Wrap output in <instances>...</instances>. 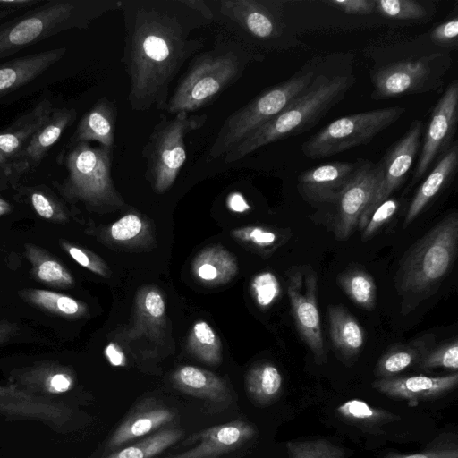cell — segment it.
<instances>
[{"label":"cell","instance_id":"6da1fadb","mask_svg":"<svg viewBox=\"0 0 458 458\" xmlns=\"http://www.w3.org/2000/svg\"><path fill=\"white\" fill-rule=\"evenodd\" d=\"M122 10L130 107L165 110L172 81L205 46L192 33L209 22L186 0H125Z\"/></svg>","mask_w":458,"mask_h":458},{"label":"cell","instance_id":"7a4b0ae2","mask_svg":"<svg viewBox=\"0 0 458 458\" xmlns=\"http://www.w3.org/2000/svg\"><path fill=\"white\" fill-rule=\"evenodd\" d=\"M263 55L230 38L220 37L214 47L196 55L169 97V114L191 113L213 103Z\"/></svg>","mask_w":458,"mask_h":458},{"label":"cell","instance_id":"3957f363","mask_svg":"<svg viewBox=\"0 0 458 458\" xmlns=\"http://www.w3.org/2000/svg\"><path fill=\"white\" fill-rule=\"evenodd\" d=\"M355 81L353 75L317 74L282 112L228 151L224 162L233 163L261 147L310 130L344 98Z\"/></svg>","mask_w":458,"mask_h":458},{"label":"cell","instance_id":"277c9868","mask_svg":"<svg viewBox=\"0 0 458 458\" xmlns=\"http://www.w3.org/2000/svg\"><path fill=\"white\" fill-rule=\"evenodd\" d=\"M458 246V215L453 212L435 225L407 252L396 273L395 287L408 313L439 287L452 269Z\"/></svg>","mask_w":458,"mask_h":458},{"label":"cell","instance_id":"5b68a950","mask_svg":"<svg viewBox=\"0 0 458 458\" xmlns=\"http://www.w3.org/2000/svg\"><path fill=\"white\" fill-rule=\"evenodd\" d=\"M123 0H48L0 24V59L61 31L86 30L105 13L122 10Z\"/></svg>","mask_w":458,"mask_h":458},{"label":"cell","instance_id":"8992f818","mask_svg":"<svg viewBox=\"0 0 458 458\" xmlns=\"http://www.w3.org/2000/svg\"><path fill=\"white\" fill-rule=\"evenodd\" d=\"M316 72L302 69L289 79L259 93L231 114L220 127L207 155V161L224 157L264 123L282 112L312 82Z\"/></svg>","mask_w":458,"mask_h":458},{"label":"cell","instance_id":"52a82bcc","mask_svg":"<svg viewBox=\"0 0 458 458\" xmlns=\"http://www.w3.org/2000/svg\"><path fill=\"white\" fill-rule=\"evenodd\" d=\"M113 149L80 142L68 148L64 157L67 176L56 188L69 201H82L90 208H113L123 204L112 175Z\"/></svg>","mask_w":458,"mask_h":458},{"label":"cell","instance_id":"ba28073f","mask_svg":"<svg viewBox=\"0 0 458 458\" xmlns=\"http://www.w3.org/2000/svg\"><path fill=\"white\" fill-rule=\"evenodd\" d=\"M451 64L452 57L444 50L382 62L370 71L371 98L383 100L438 91Z\"/></svg>","mask_w":458,"mask_h":458},{"label":"cell","instance_id":"9c48e42d","mask_svg":"<svg viewBox=\"0 0 458 458\" xmlns=\"http://www.w3.org/2000/svg\"><path fill=\"white\" fill-rule=\"evenodd\" d=\"M208 115L181 112L165 115L154 126L142 148L146 177L157 193H164L176 181L186 160L185 138L201 128Z\"/></svg>","mask_w":458,"mask_h":458},{"label":"cell","instance_id":"30bf717a","mask_svg":"<svg viewBox=\"0 0 458 458\" xmlns=\"http://www.w3.org/2000/svg\"><path fill=\"white\" fill-rule=\"evenodd\" d=\"M405 111V107L394 106L340 117L304 141L301 152L309 158L319 159L368 144Z\"/></svg>","mask_w":458,"mask_h":458},{"label":"cell","instance_id":"8fae6325","mask_svg":"<svg viewBox=\"0 0 458 458\" xmlns=\"http://www.w3.org/2000/svg\"><path fill=\"white\" fill-rule=\"evenodd\" d=\"M210 3V1H209ZM213 22L228 38L254 50L268 47L283 34L279 3L268 0H219L214 2Z\"/></svg>","mask_w":458,"mask_h":458},{"label":"cell","instance_id":"7c38bea8","mask_svg":"<svg viewBox=\"0 0 458 458\" xmlns=\"http://www.w3.org/2000/svg\"><path fill=\"white\" fill-rule=\"evenodd\" d=\"M287 293L296 328L318 364L327 360L318 306V276L307 265L293 267L287 273Z\"/></svg>","mask_w":458,"mask_h":458},{"label":"cell","instance_id":"4fadbf2b","mask_svg":"<svg viewBox=\"0 0 458 458\" xmlns=\"http://www.w3.org/2000/svg\"><path fill=\"white\" fill-rule=\"evenodd\" d=\"M458 122V81L454 80L444 90L424 129L420 152L409 187L414 186L428 169L452 147Z\"/></svg>","mask_w":458,"mask_h":458},{"label":"cell","instance_id":"5bb4252c","mask_svg":"<svg viewBox=\"0 0 458 458\" xmlns=\"http://www.w3.org/2000/svg\"><path fill=\"white\" fill-rule=\"evenodd\" d=\"M424 129L421 120H413L406 132L390 147L377 164L380 182L370 204L360 218V229L364 228L375 208L390 198L404 182L420 148Z\"/></svg>","mask_w":458,"mask_h":458},{"label":"cell","instance_id":"9a60e30c","mask_svg":"<svg viewBox=\"0 0 458 458\" xmlns=\"http://www.w3.org/2000/svg\"><path fill=\"white\" fill-rule=\"evenodd\" d=\"M380 177L377 164L360 160L354 175L335 200V236L337 240H347L358 226L361 215L375 195Z\"/></svg>","mask_w":458,"mask_h":458},{"label":"cell","instance_id":"2e32d148","mask_svg":"<svg viewBox=\"0 0 458 458\" xmlns=\"http://www.w3.org/2000/svg\"><path fill=\"white\" fill-rule=\"evenodd\" d=\"M0 413L15 419H32L60 426L70 418L71 410L62 403L10 384L0 385Z\"/></svg>","mask_w":458,"mask_h":458},{"label":"cell","instance_id":"e0dca14e","mask_svg":"<svg viewBox=\"0 0 458 458\" xmlns=\"http://www.w3.org/2000/svg\"><path fill=\"white\" fill-rule=\"evenodd\" d=\"M360 160L356 162H330L311 167L297 179L300 194L315 203L335 202L349 183Z\"/></svg>","mask_w":458,"mask_h":458},{"label":"cell","instance_id":"ac0fdd59","mask_svg":"<svg viewBox=\"0 0 458 458\" xmlns=\"http://www.w3.org/2000/svg\"><path fill=\"white\" fill-rule=\"evenodd\" d=\"M457 384L458 374L454 372L442 377L418 375L378 378L372 386L392 398L419 402L440 398L454 389Z\"/></svg>","mask_w":458,"mask_h":458},{"label":"cell","instance_id":"d6986e66","mask_svg":"<svg viewBox=\"0 0 458 458\" xmlns=\"http://www.w3.org/2000/svg\"><path fill=\"white\" fill-rule=\"evenodd\" d=\"M255 435L253 427L242 420H233L200 431L193 437L198 444L168 458H216L231 452Z\"/></svg>","mask_w":458,"mask_h":458},{"label":"cell","instance_id":"ffe728a7","mask_svg":"<svg viewBox=\"0 0 458 458\" xmlns=\"http://www.w3.org/2000/svg\"><path fill=\"white\" fill-rule=\"evenodd\" d=\"M10 381L34 394H61L73 387L75 377L69 367L44 361L16 370Z\"/></svg>","mask_w":458,"mask_h":458},{"label":"cell","instance_id":"44dd1931","mask_svg":"<svg viewBox=\"0 0 458 458\" xmlns=\"http://www.w3.org/2000/svg\"><path fill=\"white\" fill-rule=\"evenodd\" d=\"M458 167V142L440 157L416 191L405 215L403 227H407L452 181Z\"/></svg>","mask_w":458,"mask_h":458},{"label":"cell","instance_id":"7402d4cb","mask_svg":"<svg viewBox=\"0 0 458 458\" xmlns=\"http://www.w3.org/2000/svg\"><path fill=\"white\" fill-rule=\"evenodd\" d=\"M66 53V47L48 49L23 55L0 64V96L32 81L56 64Z\"/></svg>","mask_w":458,"mask_h":458},{"label":"cell","instance_id":"603a6c76","mask_svg":"<svg viewBox=\"0 0 458 458\" xmlns=\"http://www.w3.org/2000/svg\"><path fill=\"white\" fill-rule=\"evenodd\" d=\"M116 119L115 104L106 97L101 98L80 120L67 148L95 140L102 147L113 149Z\"/></svg>","mask_w":458,"mask_h":458},{"label":"cell","instance_id":"cb8c5ba5","mask_svg":"<svg viewBox=\"0 0 458 458\" xmlns=\"http://www.w3.org/2000/svg\"><path fill=\"white\" fill-rule=\"evenodd\" d=\"M53 102L44 98L32 109L0 131V153L19 159L35 133L46 123L53 111ZM20 160V159H19Z\"/></svg>","mask_w":458,"mask_h":458},{"label":"cell","instance_id":"d4e9b609","mask_svg":"<svg viewBox=\"0 0 458 458\" xmlns=\"http://www.w3.org/2000/svg\"><path fill=\"white\" fill-rule=\"evenodd\" d=\"M173 411L156 403H148L134 409L110 437L107 446L115 448L147 435L174 419Z\"/></svg>","mask_w":458,"mask_h":458},{"label":"cell","instance_id":"484cf974","mask_svg":"<svg viewBox=\"0 0 458 458\" xmlns=\"http://www.w3.org/2000/svg\"><path fill=\"white\" fill-rule=\"evenodd\" d=\"M74 108H54L46 123L35 133L19 159L27 163L29 172L41 163L52 146L60 139L64 131L75 121Z\"/></svg>","mask_w":458,"mask_h":458},{"label":"cell","instance_id":"4316f807","mask_svg":"<svg viewBox=\"0 0 458 458\" xmlns=\"http://www.w3.org/2000/svg\"><path fill=\"white\" fill-rule=\"evenodd\" d=\"M331 343L335 351L344 359L357 356L366 341V332L360 322L345 308H327Z\"/></svg>","mask_w":458,"mask_h":458},{"label":"cell","instance_id":"83f0119b","mask_svg":"<svg viewBox=\"0 0 458 458\" xmlns=\"http://www.w3.org/2000/svg\"><path fill=\"white\" fill-rule=\"evenodd\" d=\"M174 386L180 391L199 398L221 402L227 398L225 382L214 373L199 367H180L172 377Z\"/></svg>","mask_w":458,"mask_h":458},{"label":"cell","instance_id":"f1b7e54d","mask_svg":"<svg viewBox=\"0 0 458 458\" xmlns=\"http://www.w3.org/2000/svg\"><path fill=\"white\" fill-rule=\"evenodd\" d=\"M434 335L427 334L405 344L390 347L378 360L375 374L379 378L395 377L404 369L419 364L431 349Z\"/></svg>","mask_w":458,"mask_h":458},{"label":"cell","instance_id":"f546056e","mask_svg":"<svg viewBox=\"0 0 458 458\" xmlns=\"http://www.w3.org/2000/svg\"><path fill=\"white\" fill-rule=\"evenodd\" d=\"M195 277L207 284L228 282L238 272L234 256L222 246H210L196 255L192 262Z\"/></svg>","mask_w":458,"mask_h":458},{"label":"cell","instance_id":"4dcf8cb0","mask_svg":"<svg viewBox=\"0 0 458 458\" xmlns=\"http://www.w3.org/2000/svg\"><path fill=\"white\" fill-rule=\"evenodd\" d=\"M24 249L25 257L31 265L30 273L35 280L60 289L74 285L72 273L51 253L32 243H25Z\"/></svg>","mask_w":458,"mask_h":458},{"label":"cell","instance_id":"1f68e13d","mask_svg":"<svg viewBox=\"0 0 458 458\" xmlns=\"http://www.w3.org/2000/svg\"><path fill=\"white\" fill-rule=\"evenodd\" d=\"M18 294L30 305L65 319H78L87 313L85 303L61 293L24 288Z\"/></svg>","mask_w":458,"mask_h":458},{"label":"cell","instance_id":"d6a6232c","mask_svg":"<svg viewBox=\"0 0 458 458\" xmlns=\"http://www.w3.org/2000/svg\"><path fill=\"white\" fill-rule=\"evenodd\" d=\"M283 378L278 369L269 362L253 366L247 373L245 387L249 396L260 404L275 401L282 389Z\"/></svg>","mask_w":458,"mask_h":458},{"label":"cell","instance_id":"836d02e7","mask_svg":"<svg viewBox=\"0 0 458 458\" xmlns=\"http://www.w3.org/2000/svg\"><path fill=\"white\" fill-rule=\"evenodd\" d=\"M338 284L358 306L373 310L376 305L377 286L373 276L359 267L349 268L337 277Z\"/></svg>","mask_w":458,"mask_h":458},{"label":"cell","instance_id":"e575fe53","mask_svg":"<svg viewBox=\"0 0 458 458\" xmlns=\"http://www.w3.org/2000/svg\"><path fill=\"white\" fill-rule=\"evenodd\" d=\"M190 352L201 361L217 365L221 361L222 344L212 327L204 320L194 323L188 335Z\"/></svg>","mask_w":458,"mask_h":458},{"label":"cell","instance_id":"d590c367","mask_svg":"<svg viewBox=\"0 0 458 458\" xmlns=\"http://www.w3.org/2000/svg\"><path fill=\"white\" fill-rule=\"evenodd\" d=\"M336 411L346 421L363 428L375 429L383 424L401 419L395 414L372 407L358 399L344 403L337 407Z\"/></svg>","mask_w":458,"mask_h":458},{"label":"cell","instance_id":"8d00e7d4","mask_svg":"<svg viewBox=\"0 0 458 458\" xmlns=\"http://www.w3.org/2000/svg\"><path fill=\"white\" fill-rule=\"evenodd\" d=\"M182 436L177 428H164L105 458H152L175 444Z\"/></svg>","mask_w":458,"mask_h":458},{"label":"cell","instance_id":"74e56055","mask_svg":"<svg viewBox=\"0 0 458 458\" xmlns=\"http://www.w3.org/2000/svg\"><path fill=\"white\" fill-rule=\"evenodd\" d=\"M231 234L237 240L249 243L258 250L271 252L288 240L291 231H278L260 225H250L234 229Z\"/></svg>","mask_w":458,"mask_h":458},{"label":"cell","instance_id":"f35d334b","mask_svg":"<svg viewBox=\"0 0 458 458\" xmlns=\"http://www.w3.org/2000/svg\"><path fill=\"white\" fill-rule=\"evenodd\" d=\"M376 13L399 21H421L431 15L430 7L417 0H375Z\"/></svg>","mask_w":458,"mask_h":458},{"label":"cell","instance_id":"ab89813d","mask_svg":"<svg viewBox=\"0 0 458 458\" xmlns=\"http://www.w3.org/2000/svg\"><path fill=\"white\" fill-rule=\"evenodd\" d=\"M26 193L33 209L40 217L55 223L68 220L63 204L45 186L27 188Z\"/></svg>","mask_w":458,"mask_h":458},{"label":"cell","instance_id":"60d3db41","mask_svg":"<svg viewBox=\"0 0 458 458\" xmlns=\"http://www.w3.org/2000/svg\"><path fill=\"white\" fill-rule=\"evenodd\" d=\"M289 458H344V451L325 439L286 444Z\"/></svg>","mask_w":458,"mask_h":458},{"label":"cell","instance_id":"b9f144b4","mask_svg":"<svg viewBox=\"0 0 458 458\" xmlns=\"http://www.w3.org/2000/svg\"><path fill=\"white\" fill-rule=\"evenodd\" d=\"M421 369H431L435 368H445L456 372L458 369V341L441 344L430 349L418 364Z\"/></svg>","mask_w":458,"mask_h":458},{"label":"cell","instance_id":"7bdbcfd3","mask_svg":"<svg viewBox=\"0 0 458 458\" xmlns=\"http://www.w3.org/2000/svg\"><path fill=\"white\" fill-rule=\"evenodd\" d=\"M250 290L256 303L262 309L271 306L281 293L277 277L269 271L256 275L251 280Z\"/></svg>","mask_w":458,"mask_h":458},{"label":"cell","instance_id":"ee69618b","mask_svg":"<svg viewBox=\"0 0 458 458\" xmlns=\"http://www.w3.org/2000/svg\"><path fill=\"white\" fill-rule=\"evenodd\" d=\"M137 310L145 320L150 323H160L165 311L162 294L154 288L143 290L137 299Z\"/></svg>","mask_w":458,"mask_h":458},{"label":"cell","instance_id":"f6af8a7d","mask_svg":"<svg viewBox=\"0 0 458 458\" xmlns=\"http://www.w3.org/2000/svg\"><path fill=\"white\" fill-rule=\"evenodd\" d=\"M58 242L61 248L79 265L97 275L107 276V267L97 254L64 239H60Z\"/></svg>","mask_w":458,"mask_h":458},{"label":"cell","instance_id":"bcb514c9","mask_svg":"<svg viewBox=\"0 0 458 458\" xmlns=\"http://www.w3.org/2000/svg\"><path fill=\"white\" fill-rule=\"evenodd\" d=\"M399 206V201L394 198H388L380 203L362 229L361 240L367 242L373 237L396 214Z\"/></svg>","mask_w":458,"mask_h":458},{"label":"cell","instance_id":"7dc6e473","mask_svg":"<svg viewBox=\"0 0 458 458\" xmlns=\"http://www.w3.org/2000/svg\"><path fill=\"white\" fill-rule=\"evenodd\" d=\"M429 40L443 50L456 48L458 42V17L456 14L437 25L429 33Z\"/></svg>","mask_w":458,"mask_h":458},{"label":"cell","instance_id":"c3c4849f","mask_svg":"<svg viewBox=\"0 0 458 458\" xmlns=\"http://www.w3.org/2000/svg\"><path fill=\"white\" fill-rule=\"evenodd\" d=\"M143 221L136 214H127L114 222L110 229V236L117 242H127L132 240L143 230Z\"/></svg>","mask_w":458,"mask_h":458},{"label":"cell","instance_id":"681fc988","mask_svg":"<svg viewBox=\"0 0 458 458\" xmlns=\"http://www.w3.org/2000/svg\"><path fill=\"white\" fill-rule=\"evenodd\" d=\"M27 173L29 167L26 162L0 153V188L14 185Z\"/></svg>","mask_w":458,"mask_h":458},{"label":"cell","instance_id":"f907efd6","mask_svg":"<svg viewBox=\"0 0 458 458\" xmlns=\"http://www.w3.org/2000/svg\"><path fill=\"white\" fill-rule=\"evenodd\" d=\"M327 3L349 14L368 15L376 13L375 0H331Z\"/></svg>","mask_w":458,"mask_h":458},{"label":"cell","instance_id":"816d5d0a","mask_svg":"<svg viewBox=\"0 0 458 458\" xmlns=\"http://www.w3.org/2000/svg\"><path fill=\"white\" fill-rule=\"evenodd\" d=\"M385 458H458L456 448H437L413 454H388Z\"/></svg>","mask_w":458,"mask_h":458},{"label":"cell","instance_id":"f5cc1de1","mask_svg":"<svg viewBox=\"0 0 458 458\" xmlns=\"http://www.w3.org/2000/svg\"><path fill=\"white\" fill-rule=\"evenodd\" d=\"M105 355L113 366H124L126 358L123 352L114 343H109L105 348Z\"/></svg>","mask_w":458,"mask_h":458},{"label":"cell","instance_id":"db71d44e","mask_svg":"<svg viewBox=\"0 0 458 458\" xmlns=\"http://www.w3.org/2000/svg\"><path fill=\"white\" fill-rule=\"evenodd\" d=\"M43 2V0H0V10L31 9Z\"/></svg>","mask_w":458,"mask_h":458},{"label":"cell","instance_id":"11a10c76","mask_svg":"<svg viewBox=\"0 0 458 458\" xmlns=\"http://www.w3.org/2000/svg\"><path fill=\"white\" fill-rule=\"evenodd\" d=\"M19 331V327L16 323L7 320L0 321V344L9 341Z\"/></svg>","mask_w":458,"mask_h":458},{"label":"cell","instance_id":"9f6ffc18","mask_svg":"<svg viewBox=\"0 0 458 458\" xmlns=\"http://www.w3.org/2000/svg\"><path fill=\"white\" fill-rule=\"evenodd\" d=\"M227 205L232 211L236 213H243L250 209L243 197L238 193H233L228 198Z\"/></svg>","mask_w":458,"mask_h":458},{"label":"cell","instance_id":"6f0895ef","mask_svg":"<svg viewBox=\"0 0 458 458\" xmlns=\"http://www.w3.org/2000/svg\"><path fill=\"white\" fill-rule=\"evenodd\" d=\"M12 209L11 205L0 198V216L8 214Z\"/></svg>","mask_w":458,"mask_h":458},{"label":"cell","instance_id":"680465c9","mask_svg":"<svg viewBox=\"0 0 458 458\" xmlns=\"http://www.w3.org/2000/svg\"><path fill=\"white\" fill-rule=\"evenodd\" d=\"M16 11L13 10H0V21L7 18L11 14L14 13Z\"/></svg>","mask_w":458,"mask_h":458}]
</instances>
